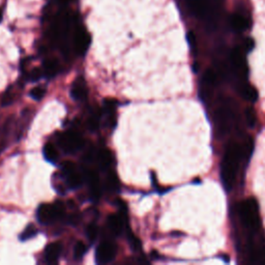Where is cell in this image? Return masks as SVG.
I'll list each match as a JSON object with an SVG mask.
<instances>
[{"instance_id":"cell-1","label":"cell","mask_w":265,"mask_h":265,"mask_svg":"<svg viewBox=\"0 0 265 265\" xmlns=\"http://www.w3.org/2000/svg\"><path fill=\"white\" fill-rule=\"evenodd\" d=\"M242 159H247L244 143H230L226 147V151L222 162L221 177L227 191H231L236 180L239 163Z\"/></svg>"},{"instance_id":"cell-2","label":"cell","mask_w":265,"mask_h":265,"mask_svg":"<svg viewBox=\"0 0 265 265\" xmlns=\"http://www.w3.org/2000/svg\"><path fill=\"white\" fill-rule=\"evenodd\" d=\"M238 213L241 223L249 230L256 231L259 229L261 226V221L259 217L258 203H257L256 199L248 198L245 201H242L239 204Z\"/></svg>"},{"instance_id":"cell-3","label":"cell","mask_w":265,"mask_h":265,"mask_svg":"<svg viewBox=\"0 0 265 265\" xmlns=\"http://www.w3.org/2000/svg\"><path fill=\"white\" fill-rule=\"evenodd\" d=\"M65 208L61 202L54 204H42L36 211V219L42 225H49L62 219Z\"/></svg>"},{"instance_id":"cell-4","label":"cell","mask_w":265,"mask_h":265,"mask_svg":"<svg viewBox=\"0 0 265 265\" xmlns=\"http://www.w3.org/2000/svg\"><path fill=\"white\" fill-rule=\"evenodd\" d=\"M236 118L235 114V109L232 107L230 102H227L222 106H220L216 112V121L221 134H227L228 131L230 130L231 122Z\"/></svg>"},{"instance_id":"cell-5","label":"cell","mask_w":265,"mask_h":265,"mask_svg":"<svg viewBox=\"0 0 265 265\" xmlns=\"http://www.w3.org/2000/svg\"><path fill=\"white\" fill-rule=\"evenodd\" d=\"M58 143H59V146L63 149V151L74 153L80 150L84 146V140L79 132L75 131H68L60 136Z\"/></svg>"},{"instance_id":"cell-6","label":"cell","mask_w":265,"mask_h":265,"mask_svg":"<svg viewBox=\"0 0 265 265\" xmlns=\"http://www.w3.org/2000/svg\"><path fill=\"white\" fill-rule=\"evenodd\" d=\"M61 168L66 186L72 190H77L82 186L84 181V175H82L77 170L76 165L73 162H64Z\"/></svg>"},{"instance_id":"cell-7","label":"cell","mask_w":265,"mask_h":265,"mask_svg":"<svg viewBox=\"0 0 265 265\" xmlns=\"http://www.w3.org/2000/svg\"><path fill=\"white\" fill-rule=\"evenodd\" d=\"M73 45L78 55L83 56L90 45V35L83 26H77L73 36Z\"/></svg>"},{"instance_id":"cell-8","label":"cell","mask_w":265,"mask_h":265,"mask_svg":"<svg viewBox=\"0 0 265 265\" xmlns=\"http://www.w3.org/2000/svg\"><path fill=\"white\" fill-rule=\"evenodd\" d=\"M116 247L110 241H104L98 247L95 252V261L98 264H107L114 260L116 256Z\"/></svg>"},{"instance_id":"cell-9","label":"cell","mask_w":265,"mask_h":265,"mask_svg":"<svg viewBox=\"0 0 265 265\" xmlns=\"http://www.w3.org/2000/svg\"><path fill=\"white\" fill-rule=\"evenodd\" d=\"M218 82V75L215 71L207 70L203 75L201 81V97L203 100L208 99L211 94V90L213 87L217 85Z\"/></svg>"},{"instance_id":"cell-10","label":"cell","mask_w":265,"mask_h":265,"mask_svg":"<svg viewBox=\"0 0 265 265\" xmlns=\"http://www.w3.org/2000/svg\"><path fill=\"white\" fill-rule=\"evenodd\" d=\"M126 212H119V213H114V215H110L108 218V227L110 231H111L115 235H120L124 228L127 225V216Z\"/></svg>"},{"instance_id":"cell-11","label":"cell","mask_w":265,"mask_h":265,"mask_svg":"<svg viewBox=\"0 0 265 265\" xmlns=\"http://www.w3.org/2000/svg\"><path fill=\"white\" fill-rule=\"evenodd\" d=\"M84 174V179H86V181L88 182V186H89L92 199L93 200H98L102 194L101 181L98 173L93 170H87Z\"/></svg>"},{"instance_id":"cell-12","label":"cell","mask_w":265,"mask_h":265,"mask_svg":"<svg viewBox=\"0 0 265 265\" xmlns=\"http://www.w3.org/2000/svg\"><path fill=\"white\" fill-rule=\"evenodd\" d=\"M231 63L233 65V68L236 70L238 73L242 74L245 77L248 75V64L247 60L245 58L244 53L239 48H235L232 50L231 52Z\"/></svg>"},{"instance_id":"cell-13","label":"cell","mask_w":265,"mask_h":265,"mask_svg":"<svg viewBox=\"0 0 265 265\" xmlns=\"http://www.w3.org/2000/svg\"><path fill=\"white\" fill-rule=\"evenodd\" d=\"M71 95L77 102L84 101L87 98L88 88L86 85V81L82 77H79L74 81L71 88Z\"/></svg>"},{"instance_id":"cell-14","label":"cell","mask_w":265,"mask_h":265,"mask_svg":"<svg viewBox=\"0 0 265 265\" xmlns=\"http://www.w3.org/2000/svg\"><path fill=\"white\" fill-rule=\"evenodd\" d=\"M14 122V117H9L2 124V127L0 128V152H2L6 148L7 143H9V138L13 130Z\"/></svg>"},{"instance_id":"cell-15","label":"cell","mask_w":265,"mask_h":265,"mask_svg":"<svg viewBox=\"0 0 265 265\" xmlns=\"http://www.w3.org/2000/svg\"><path fill=\"white\" fill-rule=\"evenodd\" d=\"M62 251V245L60 242H52L47 246L45 250V259L48 263H56L59 259L60 254Z\"/></svg>"},{"instance_id":"cell-16","label":"cell","mask_w":265,"mask_h":265,"mask_svg":"<svg viewBox=\"0 0 265 265\" xmlns=\"http://www.w3.org/2000/svg\"><path fill=\"white\" fill-rule=\"evenodd\" d=\"M97 159L102 170H107L113 163V154L108 149H102L98 153Z\"/></svg>"},{"instance_id":"cell-17","label":"cell","mask_w":265,"mask_h":265,"mask_svg":"<svg viewBox=\"0 0 265 265\" xmlns=\"http://www.w3.org/2000/svg\"><path fill=\"white\" fill-rule=\"evenodd\" d=\"M43 66L44 74L49 78L55 77L60 71V64L56 59H47Z\"/></svg>"},{"instance_id":"cell-18","label":"cell","mask_w":265,"mask_h":265,"mask_svg":"<svg viewBox=\"0 0 265 265\" xmlns=\"http://www.w3.org/2000/svg\"><path fill=\"white\" fill-rule=\"evenodd\" d=\"M231 25L235 31L242 32L248 29L249 22L247 18H245L240 14H234L231 17Z\"/></svg>"},{"instance_id":"cell-19","label":"cell","mask_w":265,"mask_h":265,"mask_svg":"<svg viewBox=\"0 0 265 265\" xmlns=\"http://www.w3.org/2000/svg\"><path fill=\"white\" fill-rule=\"evenodd\" d=\"M238 90H239V93L241 94V97L249 102L255 103L257 99H258V93H257V90L253 86H251L248 83H244L242 85H240Z\"/></svg>"},{"instance_id":"cell-20","label":"cell","mask_w":265,"mask_h":265,"mask_svg":"<svg viewBox=\"0 0 265 265\" xmlns=\"http://www.w3.org/2000/svg\"><path fill=\"white\" fill-rule=\"evenodd\" d=\"M44 157L50 163H55L58 160V151L52 143H48L44 147Z\"/></svg>"},{"instance_id":"cell-21","label":"cell","mask_w":265,"mask_h":265,"mask_svg":"<svg viewBox=\"0 0 265 265\" xmlns=\"http://www.w3.org/2000/svg\"><path fill=\"white\" fill-rule=\"evenodd\" d=\"M102 113L99 111H93L90 116L87 119V128L89 131L94 132L97 131L100 127V119H101Z\"/></svg>"},{"instance_id":"cell-22","label":"cell","mask_w":265,"mask_h":265,"mask_svg":"<svg viewBox=\"0 0 265 265\" xmlns=\"http://www.w3.org/2000/svg\"><path fill=\"white\" fill-rule=\"evenodd\" d=\"M119 187H120V183H119L118 177H117L115 173H110L106 179V188L109 191L116 192V191L119 189Z\"/></svg>"},{"instance_id":"cell-23","label":"cell","mask_w":265,"mask_h":265,"mask_svg":"<svg viewBox=\"0 0 265 265\" xmlns=\"http://www.w3.org/2000/svg\"><path fill=\"white\" fill-rule=\"evenodd\" d=\"M39 230H38V228H36L33 224H30V225H28L26 228H25V230L22 232V234L20 235V240L22 241H26V240H29L30 238H33L36 234H38Z\"/></svg>"},{"instance_id":"cell-24","label":"cell","mask_w":265,"mask_h":265,"mask_svg":"<svg viewBox=\"0 0 265 265\" xmlns=\"http://www.w3.org/2000/svg\"><path fill=\"white\" fill-rule=\"evenodd\" d=\"M87 252V247L83 241H77L74 247V258L76 260H81Z\"/></svg>"},{"instance_id":"cell-25","label":"cell","mask_w":265,"mask_h":265,"mask_svg":"<svg viewBox=\"0 0 265 265\" xmlns=\"http://www.w3.org/2000/svg\"><path fill=\"white\" fill-rule=\"evenodd\" d=\"M246 120H247V124L248 127L250 128H254L256 126L257 122V115L255 110L252 108H248L246 110Z\"/></svg>"},{"instance_id":"cell-26","label":"cell","mask_w":265,"mask_h":265,"mask_svg":"<svg viewBox=\"0 0 265 265\" xmlns=\"http://www.w3.org/2000/svg\"><path fill=\"white\" fill-rule=\"evenodd\" d=\"M46 94V88L44 86H35L30 91V97L35 101H41Z\"/></svg>"},{"instance_id":"cell-27","label":"cell","mask_w":265,"mask_h":265,"mask_svg":"<svg viewBox=\"0 0 265 265\" xmlns=\"http://www.w3.org/2000/svg\"><path fill=\"white\" fill-rule=\"evenodd\" d=\"M98 234H99V230H98L97 225L91 224L86 228V236L90 242L95 241V239H97L98 237Z\"/></svg>"},{"instance_id":"cell-28","label":"cell","mask_w":265,"mask_h":265,"mask_svg":"<svg viewBox=\"0 0 265 265\" xmlns=\"http://www.w3.org/2000/svg\"><path fill=\"white\" fill-rule=\"evenodd\" d=\"M44 75H45V74H44V71H43V70L35 68V69H33L30 73H29V80L32 81V82H38V81H39Z\"/></svg>"},{"instance_id":"cell-29","label":"cell","mask_w":265,"mask_h":265,"mask_svg":"<svg viewBox=\"0 0 265 265\" xmlns=\"http://www.w3.org/2000/svg\"><path fill=\"white\" fill-rule=\"evenodd\" d=\"M15 101V97H14V93L12 91H6L4 94H3V97L1 99V105L3 107H7V106H10L12 105L13 103Z\"/></svg>"},{"instance_id":"cell-30","label":"cell","mask_w":265,"mask_h":265,"mask_svg":"<svg viewBox=\"0 0 265 265\" xmlns=\"http://www.w3.org/2000/svg\"><path fill=\"white\" fill-rule=\"evenodd\" d=\"M187 40H188V43H189V45H190L191 49L195 51V49H196V47H197V40H196V36H195V34H194L193 31H190V32L188 33V35H187Z\"/></svg>"},{"instance_id":"cell-31","label":"cell","mask_w":265,"mask_h":265,"mask_svg":"<svg viewBox=\"0 0 265 265\" xmlns=\"http://www.w3.org/2000/svg\"><path fill=\"white\" fill-rule=\"evenodd\" d=\"M128 238H129V241H130V244H131L132 249L140 250V248H141V242H140V240L136 236H134V235L131 234Z\"/></svg>"},{"instance_id":"cell-32","label":"cell","mask_w":265,"mask_h":265,"mask_svg":"<svg viewBox=\"0 0 265 265\" xmlns=\"http://www.w3.org/2000/svg\"><path fill=\"white\" fill-rule=\"evenodd\" d=\"M254 45H255V44H254V41H253V40L248 39V40L246 41V47H247V50H248V51H251V50L254 48Z\"/></svg>"},{"instance_id":"cell-33","label":"cell","mask_w":265,"mask_h":265,"mask_svg":"<svg viewBox=\"0 0 265 265\" xmlns=\"http://www.w3.org/2000/svg\"><path fill=\"white\" fill-rule=\"evenodd\" d=\"M2 18H3V13H2L1 7H0V22L2 21Z\"/></svg>"}]
</instances>
